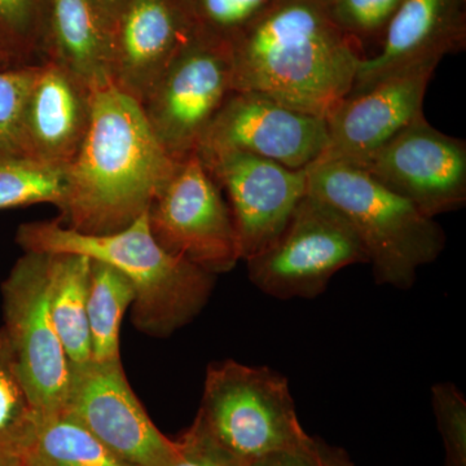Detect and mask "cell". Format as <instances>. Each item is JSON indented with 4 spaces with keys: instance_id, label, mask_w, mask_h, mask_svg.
Segmentation results:
<instances>
[{
    "instance_id": "cell-3",
    "label": "cell",
    "mask_w": 466,
    "mask_h": 466,
    "mask_svg": "<svg viewBox=\"0 0 466 466\" xmlns=\"http://www.w3.org/2000/svg\"><path fill=\"white\" fill-rule=\"evenodd\" d=\"M17 244L30 253L81 254L115 267L133 283V321L140 332L167 337L200 314L216 276L171 256L153 238L147 213L108 235H86L58 220L18 227Z\"/></svg>"
},
{
    "instance_id": "cell-23",
    "label": "cell",
    "mask_w": 466,
    "mask_h": 466,
    "mask_svg": "<svg viewBox=\"0 0 466 466\" xmlns=\"http://www.w3.org/2000/svg\"><path fill=\"white\" fill-rule=\"evenodd\" d=\"M41 412L21 376L16 357L0 328V460H25Z\"/></svg>"
},
{
    "instance_id": "cell-11",
    "label": "cell",
    "mask_w": 466,
    "mask_h": 466,
    "mask_svg": "<svg viewBox=\"0 0 466 466\" xmlns=\"http://www.w3.org/2000/svg\"><path fill=\"white\" fill-rule=\"evenodd\" d=\"M434 219L466 204V142L417 116L358 165Z\"/></svg>"
},
{
    "instance_id": "cell-7",
    "label": "cell",
    "mask_w": 466,
    "mask_h": 466,
    "mask_svg": "<svg viewBox=\"0 0 466 466\" xmlns=\"http://www.w3.org/2000/svg\"><path fill=\"white\" fill-rule=\"evenodd\" d=\"M147 218L162 249L208 274L231 271L241 260L231 210L198 153L177 161Z\"/></svg>"
},
{
    "instance_id": "cell-22",
    "label": "cell",
    "mask_w": 466,
    "mask_h": 466,
    "mask_svg": "<svg viewBox=\"0 0 466 466\" xmlns=\"http://www.w3.org/2000/svg\"><path fill=\"white\" fill-rule=\"evenodd\" d=\"M51 0H0V72L50 60Z\"/></svg>"
},
{
    "instance_id": "cell-29",
    "label": "cell",
    "mask_w": 466,
    "mask_h": 466,
    "mask_svg": "<svg viewBox=\"0 0 466 466\" xmlns=\"http://www.w3.org/2000/svg\"><path fill=\"white\" fill-rule=\"evenodd\" d=\"M179 443V458L173 466H247L249 464L223 449L205 431L198 419Z\"/></svg>"
},
{
    "instance_id": "cell-17",
    "label": "cell",
    "mask_w": 466,
    "mask_h": 466,
    "mask_svg": "<svg viewBox=\"0 0 466 466\" xmlns=\"http://www.w3.org/2000/svg\"><path fill=\"white\" fill-rule=\"evenodd\" d=\"M94 92L56 63L38 66L21 118L24 157L69 167L90 128Z\"/></svg>"
},
{
    "instance_id": "cell-4",
    "label": "cell",
    "mask_w": 466,
    "mask_h": 466,
    "mask_svg": "<svg viewBox=\"0 0 466 466\" xmlns=\"http://www.w3.org/2000/svg\"><path fill=\"white\" fill-rule=\"evenodd\" d=\"M308 192L332 205L357 232L377 284L413 287L417 271L440 258L441 227L363 168L321 161L306 170Z\"/></svg>"
},
{
    "instance_id": "cell-31",
    "label": "cell",
    "mask_w": 466,
    "mask_h": 466,
    "mask_svg": "<svg viewBox=\"0 0 466 466\" xmlns=\"http://www.w3.org/2000/svg\"><path fill=\"white\" fill-rule=\"evenodd\" d=\"M126 0H91L92 5L96 9L97 14L108 27L112 34L113 26H115L116 17L124 7Z\"/></svg>"
},
{
    "instance_id": "cell-30",
    "label": "cell",
    "mask_w": 466,
    "mask_h": 466,
    "mask_svg": "<svg viewBox=\"0 0 466 466\" xmlns=\"http://www.w3.org/2000/svg\"><path fill=\"white\" fill-rule=\"evenodd\" d=\"M247 466H325L324 451L314 441L302 449L267 453Z\"/></svg>"
},
{
    "instance_id": "cell-20",
    "label": "cell",
    "mask_w": 466,
    "mask_h": 466,
    "mask_svg": "<svg viewBox=\"0 0 466 466\" xmlns=\"http://www.w3.org/2000/svg\"><path fill=\"white\" fill-rule=\"evenodd\" d=\"M25 466H135L66 412L42 415Z\"/></svg>"
},
{
    "instance_id": "cell-10",
    "label": "cell",
    "mask_w": 466,
    "mask_h": 466,
    "mask_svg": "<svg viewBox=\"0 0 466 466\" xmlns=\"http://www.w3.org/2000/svg\"><path fill=\"white\" fill-rule=\"evenodd\" d=\"M63 412L135 466H173L179 458V441L168 440L153 424L126 379L121 360L72 366Z\"/></svg>"
},
{
    "instance_id": "cell-14",
    "label": "cell",
    "mask_w": 466,
    "mask_h": 466,
    "mask_svg": "<svg viewBox=\"0 0 466 466\" xmlns=\"http://www.w3.org/2000/svg\"><path fill=\"white\" fill-rule=\"evenodd\" d=\"M437 66L415 67L386 76L366 90L350 92L324 116L328 144L317 162L339 161L358 167L390 142L424 115L426 90Z\"/></svg>"
},
{
    "instance_id": "cell-21",
    "label": "cell",
    "mask_w": 466,
    "mask_h": 466,
    "mask_svg": "<svg viewBox=\"0 0 466 466\" xmlns=\"http://www.w3.org/2000/svg\"><path fill=\"white\" fill-rule=\"evenodd\" d=\"M135 300L133 283L115 267L91 259L87 317L92 360L112 363L119 357L122 319Z\"/></svg>"
},
{
    "instance_id": "cell-12",
    "label": "cell",
    "mask_w": 466,
    "mask_h": 466,
    "mask_svg": "<svg viewBox=\"0 0 466 466\" xmlns=\"http://www.w3.org/2000/svg\"><path fill=\"white\" fill-rule=\"evenodd\" d=\"M198 155L228 198L240 258L247 262L283 232L308 193V173L240 150Z\"/></svg>"
},
{
    "instance_id": "cell-16",
    "label": "cell",
    "mask_w": 466,
    "mask_h": 466,
    "mask_svg": "<svg viewBox=\"0 0 466 466\" xmlns=\"http://www.w3.org/2000/svg\"><path fill=\"white\" fill-rule=\"evenodd\" d=\"M466 47V0H403L382 35L381 50L364 57L351 92L392 75L440 66Z\"/></svg>"
},
{
    "instance_id": "cell-25",
    "label": "cell",
    "mask_w": 466,
    "mask_h": 466,
    "mask_svg": "<svg viewBox=\"0 0 466 466\" xmlns=\"http://www.w3.org/2000/svg\"><path fill=\"white\" fill-rule=\"evenodd\" d=\"M274 0H184L196 35L231 46Z\"/></svg>"
},
{
    "instance_id": "cell-33",
    "label": "cell",
    "mask_w": 466,
    "mask_h": 466,
    "mask_svg": "<svg viewBox=\"0 0 466 466\" xmlns=\"http://www.w3.org/2000/svg\"><path fill=\"white\" fill-rule=\"evenodd\" d=\"M0 466H25L23 460H0Z\"/></svg>"
},
{
    "instance_id": "cell-26",
    "label": "cell",
    "mask_w": 466,
    "mask_h": 466,
    "mask_svg": "<svg viewBox=\"0 0 466 466\" xmlns=\"http://www.w3.org/2000/svg\"><path fill=\"white\" fill-rule=\"evenodd\" d=\"M38 66L0 72V158L24 157L21 118Z\"/></svg>"
},
{
    "instance_id": "cell-6",
    "label": "cell",
    "mask_w": 466,
    "mask_h": 466,
    "mask_svg": "<svg viewBox=\"0 0 466 466\" xmlns=\"http://www.w3.org/2000/svg\"><path fill=\"white\" fill-rule=\"evenodd\" d=\"M368 263L366 249L345 217L306 193L287 227L265 250L247 260L251 284L278 299H312L337 272Z\"/></svg>"
},
{
    "instance_id": "cell-2",
    "label": "cell",
    "mask_w": 466,
    "mask_h": 466,
    "mask_svg": "<svg viewBox=\"0 0 466 466\" xmlns=\"http://www.w3.org/2000/svg\"><path fill=\"white\" fill-rule=\"evenodd\" d=\"M177 161L162 148L142 106L113 85L94 92L87 137L67 168L61 225L108 235L148 210Z\"/></svg>"
},
{
    "instance_id": "cell-24",
    "label": "cell",
    "mask_w": 466,
    "mask_h": 466,
    "mask_svg": "<svg viewBox=\"0 0 466 466\" xmlns=\"http://www.w3.org/2000/svg\"><path fill=\"white\" fill-rule=\"evenodd\" d=\"M67 168L27 157L0 158V210L35 204L61 210L66 202Z\"/></svg>"
},
{
    "instance_id": "cell-5",
    "label": "cell",
    "mask_w": 466,
    "mask_h": 466,
    "mask_svg": "<svg viewBox=\"0 0 466 466\" xmlns=\"http://www.w3.org/2000/svg\"><path fill=\"white\" fill-rule=\"evenodd\" d=\"M198 420L223 449L247 462L314 441L300 426L287 377L236 360L208 366Z\"/></svg>"
},
{
    "instance_id": "cell-19",
    "label": "cell",
    "mask_w": 466,
    "mask_h": 466,
    "mask_svg": "<svg viewBox=\"0 0 466 466\" xmlns=\"http://www.w3.org/2000/svg\"><path fill=\"white\" fill-rule=\"evenodd\" d=\"M90 268L91 259L81 254H51V314L72 366L92 360L87 317Z\"/></svg>"
},
{
    "instance_id": "cell-1",
    "label": "cell",
    "mask_w": 466,
    "mask_h": 466,
    "mask_svg": "<svg viewBox=\"0 0 466 466\" xmlns=\"http://www.w3.org/2000/svg\"><path fill=\"white\" fill-rule=\"evenodd\" d=\"M229 48L233 91L319 116L351 92L364 58L323 0H274Z\"/></svg>"
},
{
    "instance_id": "cell-8",
    "label": "cell",
    "mask_w": 466,
    "mask_h": 466,
    "mask_svg": "<svg viewBox=\"0 0 466 466\" xmlns=\"http://www.w3.org/2000/svg\"><path fill=\"white\" fill-rule=\"evenodd\" d=\"M232 92L231 48L195 34L140 106L162 148L180 161L198 152Z\"/></svg>"
},
{
    "instance_id": "cell-15",
    "label": "cell",
    "mask_w": 466,
    "mask_h": 466,
    "mask_svg": "<svg viewBox=\"0 0 466 466\" xmlns=\"http://www.w3.org/2000/svg\"><path fill=\"white\" fill-rule=\"evenodd\" d=\"M193 35L184 0H126L112 30V85L142 104Z\"/></svg>"
},
{
    "instance_id": "cell-27",
    "label": "cell",
    "mask_w": 466,
    "mask_h": 466,
    "mask_svg": "<svg viewBox=\"0 0 466 466\" xmlns=\"http://www.w3.org/2000/svg\"><path fill=\"white\" fill-rule=\"evenodd\" d=\"M438 429L443 438L447 466H466V400L453 382L431 386Z\"/></svg>"
},
{
    "instance_id": "cell-18",
    "label": "cell",
    "mask_w": 466,
    "mask_h": 466,
    "mask_svg": "<svg viewBox=\"0 0 466 466\" xmlns=\"http://www.w3.org/2000/svg\"><path fill=\"white\" fill-rule=\"evenodd\" d=\"M48 61L94 91L112 85V34L91 0H51Z\"/></svg>"
},
{
    "instance_id": "cell-32",
    "label": "cell",
    "mask_w": 466,
    "mask_h": 466,
    "mask_svg": "<svg viewBox=\"0 0 466 466\" xmlns=\"http://www.w3.org/2000/svg\"><path fill=\"white\" fill-rule=\"evenodd\" d=\"M325 466H350L345 460L329 455L324 451Z\"/></svg>"
},
{
    "instance_id": "cell-9",
    "label": "cell",
    "mask_w": 466,
    "mask_h": 466,
    "mask_svg": "<svg viewBox=\"0 0 466 466\" xmlns=\"http://www.w3.org/2000/svg\"><path fill=\"white\" fill-rule=\"evenodd\" d=\"M51 254L25 251L2 284L5 329L41 415L66 408L72 364L50 306Z\"/></svg>"
},
{
    "instance_id": "cell-28",
    "label": "cell",
    "mask_w": 466,
    "mask_h": 466,
    "mask_svg": "<svg viewBox=\"0 0 466 466\" xmlns=\"http://www.w3.org/2000/svg\"><path fill=\"white\" fill-rule=\"evenodd\" d=\"M334 23L354 38H376L383 35L403 0H323Z\"/></svg>"
},
{
    "instance_id": "cell-13",
    "label": "cell",
    "mask_w": 466,
    "mask_h": 466,
    "mask_svg": "<svg viewBox=\"0 0 466 466\" xmlns=\"http://www.w3.org/2000/svg\"><path fill=\"white\" fill-rule=\"evenodd\" d=\"M327 144L324 116L291 109L257 92L233 91L198 152L240 150L290 170H308L323 156Z\"/></svg>"
}]
</instances>
